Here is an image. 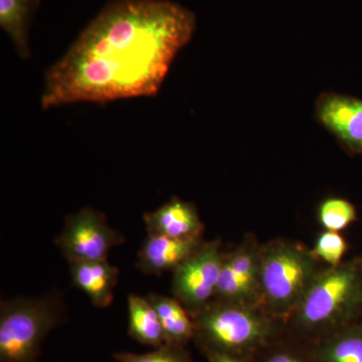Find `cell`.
Segmentation results:
<instances>
[{
  "label": "cell",
  "instance_id": "1",
  "mask_svg": "<svg viewBox=\"0 0 362 362\" xmlns=\"http://www.w3.org/2000/svg\"><path fill=\"white\" fill-rule=\"evenodd\" d=\"M197 18L169 0H114L45 71L44 110L156 96Z\"/></svg>",
  "mask_w": 362,
  "mask_h": 362
},
{
  "label": "cell",
  "instance_id": "2",
  "mask_svg": "<svg viewBox=\"0 0 362 362\" xmlns=\"http://www.w3.org/2000/svg\"><path fill=\"white\" fill-rule=\"evenodd\" d=\"M362 320V255L324 267L286 321L288 332L314 343Z\"/></svg>",
  "mask_w": 362,
  "mask_h": 362
},
{
  "label": "cell",
  "instance_id": "3",
  "mask_svg": "<svg viewBox=\"0 0 362 362\" xmlns=\"http://www.w3.org/2000/svg\"><path fill=\"white\" fill-rule=\"evenodd\" d=\"M192 316L195 324L194 342L199 349H213L251 361L286 328L284 322L263 306L216 299Z\"/></svg>",
  "mask_w": 362,
  "mask_h": 362
},
{
  "label": "cell",
  "instance_id": "4",
  "mask_svg": "<svg viewBox=\"0 0 362 362\" xmlns=\"http://www.w3.org/2000/svg\"><path fill=\"white\" fill-rule=\"evenodd\" d=\"M323 265L302 243L280 238L262 244L259 284L266 311L286 323Z\"/></svg>",
  "mask_w": 362,
  "mask_h": 362
},
{
  "label": "cell",
  "instance_id": "5",
  "mask_svg": "<svg viewBox=\"0 0 362 362\" xmlns=\"http://www.w3.org/2000/svg\"><path fill=\"white\" fill-rule=\"evenodd\" d=\"M65 319V301L58 290L1 300L0 362H39L45 338Z\"/></svg>",
  "mask_w": 362,
  "mask_h": 362
},
{
  "label": "cell",
  "instance_id": "6",
  "mask_svg": "<svg viewBox=\"0 0 362 362\" xmlns=\"http://www.w3.org/2000/svg\"><path fill=\"white\" fill-rule=\"evenodd\" d=\"M125 242L122 233L109 226L101 211L85 207L66 216L56 239L66 261H104L113 247Z\"/></svg>",
  "mask_w": 362,
  "mask_h": 362
},
{
  "label": "cell",
  "instance_id": "7",
  "mask_svg": "<svg viewBox=\"0 0 362 362\" xmlns=\"http://www.w3.org/2000/svg\"><path fill=\"white\" fill-rule=\"evenodd\" d=\"M223 252L221 240H204L199 249L173 272L171 292L190 315L214 299Z\"/></svg>",
  "mask_w": 362,
  "mask_h": 362
},
{
  "label": "cell",
  "instance_id": "8",
  "mask_svg": "<svg viewBox=\"0 0 362 362\" xmlns=\"http://www.w3.org/2000/svg\"><path fill=\"white\" fill-rule=\"evenodd\" d=\"M262 244L256 235L247 233L237 247L223 252L214 299L263 306L259 284Z\"/></svg>",
  "mask_w": 362,
  "mask_h": 362
},
{
  "label": "cell",
  "instance_id": "9",
  "mask_svg": "<svg viewBox=\"0 0 362 362\" xmlns=\"http://www.w3.org/2000/svg\"><path fill=\"white\" fill-rule=\"evenodd\" d=\"M319 121L352 154L362 152V100L324 94L316 104Z\"/></svg>",
  "mask_w": 362,
  "mask_h": 362
},
{
  "label": "cell",
  "instance_id": "10",
  "mask_svg": "<svg viewBox=\"0 0 362 362\" xmlns=\"http://www.w3.org/2000/svg\"><path fill=\"white\" fill-rule=\"evenodd\" d=\"M148 235L173 239H202L204 225L199 211L190 202L173 197L156 211L143 216Z\"/></svg>",
  "mask_w": 362,
  "mask_h": 362
},
{
  "label": "cell",
  "instance_id": "11",
  "mask_svg": "<svg viewBox=\"0 0 362 362\" xmlns=\"http://www.w3.org/2000/svg\"><path fill=\"white\" fill-rule=\"evenodd\" d=\"M202 239H173L148 235L138 252L137 268L147 275L173 272L202 246Z\"/></svg>",
  "mask_w": 362,
  "mask_h": 362
},
{
  "label": "cell",
  "instance_id": "12",
  "mask_svg": "<svg viewBox=\"0 0 362 362\" xmlns=\"http://www.w3.org/2000/svg\"><path fill=\"white\" fill-rule=\"evenodd\" d=\"M71 283L89 298L97 308H107L113 301L119 269L104 261L69 262Z\"/></svg>",
  "mask_w": 362,
  "mask_h": 362
},
{
  "label": "cell",
  "instance_id": "13",
  "mask_svg": "<svg viewBox=\"0 0 362 362\" xmlns=\"http://www.w3.org/2000/svg\"><path fill=\"white\" fill-rule=\"evenodd\" d=\"M42 0H0V26L21 59L30 57V25Z\"/></svg>",
  "mask_w": 362,
  "mask_h": 362
},
{
  "label": "cell",
  "instance_id": "14",
  "mask_svg": "<svg viewBox=\"0 0 362 362\" xmlns=\"http://www.w3.org/2000/svg\"><path fill=\"white\" fill-rule=\"evenodd\" d=\"M317 362H362V320L311 343Z\"/></svg>",
  "mask_w": 362,
  "mask_h": 362
},
{
  "label": "cell",
  "instance_id": "15",
  "mask_svg": "<svg viewBox=\"0 0 362 362\" xmlns=\"http://www.w3.org/2000/svg\"><path fill=\"white\" fill-rule=\"evenodd\" d=\"M147 299L158 314L168 343L187 346L188 343L194 341V318L176 298L152 293Z\"/></svg>",
  "mask_w": 362,
  "mask_h": 362
},
{
  "label": "cell",
  "instance_id": "16",
  "mask_svg": "<svg viewBox=\"0 0 362 362\" xmlns=\"http://www.w3.org/2000/svg\"><path fill=\"white\" fill-rule=\"evenodd\" d=\"M127 307L128 334L132 339L153 349L168 343L158 314L147 297L130 294Z\"/></svg>",
  "mask_w": 362,
  "mask_h": 362
},
{
  "label": "cell",
  "instance_id": "17",
  "mask_svg": "<svg viewBox=\"0 0 362 362\" xmlns=\"http://www.w3.org/2000/svg\"><path fill=\"white\" fill-rule=\"evenodd\" d=\"M252 362H317L311 343L300 339L287 329L272 340Z\"/></svg>",
  "mask_w": 362,
  "mask_h": 362
},
{
  "label": "cell",
  "instance_id": "18",
  "mask_svg": "<svg viewBox=\"0 0 362 362\" xmlns=\"http://www.w3.org/2000/svg\"><path fill=\"white\" fill-rule=\"evenodd\" d=\"M356 206L346 199L332 197L321 202L318 220L325 230L341 232L356 221Z\"/></svg>",
  "mask_w": 362,
  "mask_h": 362
},
{
  "label": "cell",
  "instance_id": "19",
  "mask_svg": "<svg viewBox=\"0 0 362 362\" xmlns=\"http://www.w3.org/2000/svg\"><path fill=\"white\" fill-rule=\"evenodd\" d=\"M114 358L118 362H192L187 346L173 343H165L145 354L117 352Z\"/></svg>",
  "mask_w": 362,
  "mask_h": 362
},
{
  "label": "cell",
  "instance_id": "20",
  "mask_svg": "<svg viewBox=\"0 0 362 362\" xmlns=\"http://www.w3.org/2000/svg\"><path fill=\"white\" fill-rule=\"evenodd\" d=\"M349 250L346 240L338 232L324 230L315 240L312 254L318 261L328 267L339 265Z\"/></svg>",
  "mask_w": 362,
  "mask_h": 362
},
{
  "label": "cell",
  "instance_id": "21",
  "mask_svg": "<svg viewBox=\"0 0 362 362\" xmlns=\"http://www.w3.org/2000/svg\"><path fill=\"white\" fill-rule=\"evenodd\" d=\"M207 362H252L244 357L233 356V354H225V352L216 351L213 349H199Z\"/></svg>",
  "mask_w": 362,
  "mask_h": 362
}]
</instances>
